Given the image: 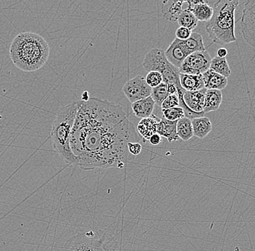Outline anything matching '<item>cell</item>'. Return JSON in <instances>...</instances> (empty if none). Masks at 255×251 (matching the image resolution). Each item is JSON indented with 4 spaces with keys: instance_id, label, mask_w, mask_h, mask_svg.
I'll use <instances>...</instances> for the list:
<instances>
[{
    "instance_id": "cell-24",
    "label": "cell",
    "mask_w": 255,
    "mask_h": 251,
    "mask_svg": "<svg viewBox=\"0 0 255 251\" xmlns=\"http://www.w3.org/2000/svg\"><path fill=\"white\" fill-rule=\"evenodd\" d=\"M177 21L180 27L186 28L191 31L197 27L198 24V20L194 15L186 8L183 10L181 13Z\"/></svg>"
},
{
    "instance_id": "cell-4",
    "label": "cell",
    "mask_w": 255,
    "mask_h": 251,
    "mask_svg": "<svg viewBox=\"0 0 255 251\" xmlns=\"http://www.w3.org/2000/svg\"><path fill=\"white\" fill-rule=\"evenodd\" d=\"M238 0H220L213 6L212 18L206 25V31L213 43L225 45L237 41L235 12Z\"/></svg>"
},
{
    "instance_id": "cell-8",
    "label": "cell",
    "mask_w": 255,
    "mask_h": 251,
    "mask_svg": "<svg viewBox=\"0 0 255 251\" xmlns=\"http://www.w3.org/2000/svg\"><path fill=\"white\" fill-rule=\"evenodd\" d=\"M241 33L246 42L255 49V0H250L244 4Z\"/></svg>"
},
{
    "instance_id": "cell-27",
    "label": "cell",
    "mask_w": 255,
    "mask_h": 251,
    "mask_svg": "<svg viewBox=\"0 0 255 251\" xmlns=\"http://www.w3.org/2000/svg\"><path fill=\"white\" fill-rule=\"evenodd\" d=\"M145 80H146L148 86L152 89L158 87V86L163 83V76H162L161 74L158 72H155V71L148 72Z\"/></svg>"
},
{
    "instance_id": "cell-21",
    "label": "cell",
    "mask_w": 255,
    "mask_h": 251,
    "mask_svg": "<svg viewBox=\"0 0 255 251\" xmlns=\"http://www.w3.org/2000/svg\"><path fill=\"white\" fill-rule=\"evenodd\" d=\"M176 131L179 139L183 141H188L194 136L192 123L190 119L183 117L177 121Z\"/></svg>"
},
{
    "instance_id": "cell-10",
    "label": "cell",
    "mask_w": 255,
    "mask_h": 251,
    "mask_svg": "<svg viewBox=\"0 0 255 251\" xmlns=\"http://www.w3.org/2000/svg\"><path fill=\"white\" fill-rule=\"evenodd\" d=\"M164 53L167 60L179 69L184 59L188 56L190 55L185 45L184 41H182L176 38L172 41Z\"/></svg>"
},
{
    "instance_id": "cell-1",
    "label": "cell",
    "mask_w": 255,
    "mask_h": 251,
    "mask_svg": "<svg viewBox=\"0 0 255 251\" xmlns=\"http://www.w3.org/2000/svg\"><path fill=\"white\" fill-rule=\"evenodd\" d=\"M139 140L122 107L98 98L79 101L70 141L76 167L83 170L124 169L135 157L128 145Z\"/></svg>"
},
{
    "instance_id": "cell-7",
    "label": "cell",
    "mask_w": 255,
    "mask_h": 251,
    "mask_svg": "<svg viewBox=\"0 0 255 251\" xmlns=\"http://www.w3.org/2000/svg\"><path fill=\"white\" fill-rule=\"evenodd\" d=\"M212 58L207 51L193 53L184 59L179 68L180 73L202 75L210 70Z\"/></svg>"
},
{
    "instance_id": "cell-5",
    "label": "cell",
    "mask_w": 255,
    "mask_h": 251,
    "mask_svg": "<svg viewBox=\"0 0 255 251\" xmlns=\"http://www.w3.org/2000/svg\"><path fill=\"white\" fill-rule=\"evenodd\" d=\"M143 68L148 72L152 71L160 72L164 84H173L176 86L177 90L183 89L180 84V71L179 68L167 60L165 53L161 49H153L145 55Z\"/></svg>"
},
{
    "instance_id": "cell-11",
    "label": "cell",
    "mask_w": 255,
    "mask_h": 251,
    "mask_svg": "<svg viewBox=\"0 0 255 251\" xmlns=\"http://www.w3.org/2000/svg\"><path fill=\"white\" fill-rule=\"evenodd\" d=\"M185 4L198 21L208 22L213 17V8L207 1H185Z\"/></svg>"
},
{
    "instance_id": "cell-15",
    "label": "cell",
    "mask_w": 255,
    "mask_h": 251,
    "mask_svg": "<svg viewBox=\"0 0 255 251\" xmlns=\"http://www.w3.org/2000/svg\"><path fill=\"white\" fill-rule=\"evenodd\" d=\"M202 77L206 89L221 90L225 89L228 85V79L216 73L211 69L203 73Z\"/></svg>"
},
{
    "instance_id": "cell-29",
    "label": "cell",
    "mask_w": 255,
    "mask_h": 251,
    "mask_svg": "<svg viewBox=\"0 0 255 251\" xmlns=\"http://www.w3.org/2000/svg\"><path fill=\"white\" fill-rule=\"evenodd\" d=\"M191 34H192V31L191 30L186 28L179 27L176 30V38L182 41H185L189 38Z\"/></svg>"
},
{
    "instance_id": "cell-6",
    "label": "cell",
    "mask_w": 255,
    "mask_h": 251,
    "mask_svg": "<svg viewBox=\"0 0 255 251\" xmlns=\"http://www.w3.org/2000/svg\"><path fill=\"white\" fill-rule=\"evenodd\" d=\"M105 236H97L94 231L78 233L65 242L62 251H105Z\"/></svg>"
},
{
    "instance_id": "cell-20",
    "label": "cell",
    "mask_w": 255,
    "mask_h": 251,
    "mask_svg": "<svg viewBox=\"0 0 255 251\" xmlns=\"http://www.w3.org/2000/svg\"><path fill=\"white\" fill-rule=\"evenodd\" d=\"M194 136L203 139L208 136L213 130V125L210 119L206 117H197L191 120Z\"/></svg>"
},
{
    "instance_id": "cell-23",
    "label": "cell",
    "mask_w": 255,
    "mask_h": 251,
    "mask_svg": "<svg viewBox=\"0 0 255 251\" xmlns=\"http://www.w3.org/2000/svg\"><path fill=\"white\" fill-rule=\"evenodd\" d=\"M184 42L190 54L197 52H203L206 50L202 36L199 33H192L189 38L185 40Z\"/></svg>"
},
{
    "instance_id": "cell-22",
    "label": "cell",
    "mask_w": 255,
    "mask_h": 251,
    "mask_svg": "<svg viewBox=\"0 0 255 251\" xmlns=\"http://www.w3.org/2000/svg\"><path fill=\"white\" fill-rule=\"evenodd\" d=\"M210 69L226 78L231 74V68H230L226 58L215 56L212 59Z\"/></svg>"
},
{
    "instance_id": "cell-33",
    "label": "cell",
    "mask_w": 255,
    "mask_h": 251,
    "mask_svg": "<svg viewBox=\"0 0 255 251\" xmlns=\"http://www.w3.org/2000/svg\"><path fill=\"white\" fill-rule=\"evenodd\" d=\"M227 54H228V50L222 47V48H220L218 50L217 55L216 56L220 58H225L226 57Z\"/></svg>"
},
{
    "instance_id": "cell-25",
    "label": "cell",
    "mask_w": 255,
    "mask_h": 251,
    "mask_svg": "<svg viewBox=\"0 0 255 251\" xmlns=\"http://www.w3.org/2000/svg\"><path fill=\"white\" fill-rule=\"evenodd\" d=\"M169 96L167 90V84L163 83L158 86V87L154 88L152 89L151 97L155 102V105L161 107L163 102L165 100L166 98Z\"/></svg>"
},
{
    "instance_id": "cell-31",
    "label": "cell",
    "mask_w": 255,
    "mask_h": 251,
    "mask_svg": "<svg viewBox=\"0 0 255 251\" xmlns=\"http://www.w3.org/2000/svg\"><path fill=\"white\" fill-rule=\"evenodd\" d=\"M149 141L151 145H159L160 143L162 142V137L160 135H158V133H155V134H154L153 136L149 139Z\"/></svg>"
},
{
    "instance_id": "cell-9",
    "label": "cell",
    "mask_w": 255,
    "mask_h": 251,
    "mask_svg": "<svg viewBox=\"0 0 255 251\" xmlns=\"http://www.w3.org/2000/svg\"><path fill=\"white\" fill-rule=\"evenodd\" d=\"M152 89L146 84L145 77L142 75H137L129 80L123 87L124 93L131 104L151 96Z\"/></svg>"
},
{
    "instance_id": "cell-32",
    "label": "cell",
    "mask_w": 255,
    "mask_h": 251,
    "mask_svg": "<svg viewBox=\"0 0 255 251\" xmlns=\"http://www.w3.org/2000/svg\"><path fill=\"white\" fill-rule=\"evenodd\" d=\"M167 90L169 96L178 93L177 89H176V86L173 84H167Z\"/></svg>"
},
{
    "instance_id": "cell-17",
    "label": "cell",
    "mask_w": 255,
    "mask_h": 251,
    "mask_svg": "<svg viewBox=\"0 0 255 251\" xmlns=\"http://www.w3.org/2000/svg\"><path fill=\"white\" fill-rule=\"evenodd\" d=\"M177 122L169 121L162 117L157 127V133L161 137H164L168 142L179 141V138L176 131Z\"/></svg>"
},
{
    "instance_id": "cell-16",
    "label": "cell",
    "mask_w": 255,
    "mask_h": 251,
    "mask_svg": "<svg viewBox=\"0 0 255 251\" xmlns=\"http://www.w3.org/2000/svg\"><path fill=\"white\" fill-rule=\"evenodd\" d=\"M155 103L151 96L137 101L131 104V109L133 114L139 118H146L150 117L155 109Z\"/></svg>"
},
{
    "instance_id": "cell-18",
    "label": "cell",
    "mask_w": 255,
    "mask_h": 251,
    "mask_svg": "<svg viewBox=\"0 0 255 251\" xmlns=\"http://www.w3.org/2000/svg\"><path fill=\"white\" fill-rule=\"evenodd\" d=\"M223 102V93L221 90L207 89L204 97V114L219 110Z\"/></svg>"
},
{
    "instance_id": "cell-28",
    "label": "cell",
    "mask_w": 255,
    "mask_h": 251,
    "mask_svg": "<svg viewBox=\"0 0 255 251\" xmlns=\"http://www.w3.org/2000/svg\"><path fill=\"white\" fill-rule=\"evenodd\" d=\"M179 107V99L178 94L170 95L161 105L162 109H168Z\"/></svg>"
},
{
    "instance_id": "cell-2",
    "label": "cell",
    "mask_w": 255,
    "mask_h": 251,
    "mask_svg": "<svg viewBox=\"0 0 255 251\" xmlns=\"http://www.w3.org/2000/svg\"><path fill=\"white\" fill-rule=\"evenodd\" d=\"M50 48L39 34L32 32L19 34L13 40L10 56L15 66L25 72L41 69L49 59Z\"/></svg>"
},
{
    "instance_id": "cell-19",
    "label": "cell",
    "mask_w": 255,
    "mask_h": 251,
    "mask_svg": "<svg viewBox=\"0 0 255 251\" xmlns=\"http://www.w3.org/2000/svg\"><path fill=\"white\" fill-rule=\"evenodd\" d=\"M180 84L186 91H197L204 89L202 75H187L180 73Z\"/></svg>"
},
{
    "instance_id": "cell-3",
    "label": "cell",
    "mask_w": 255,
    "mask_h": 251,
    "mask_svg": "<svg viewBox=\"0 0 255 251\" xmlns=\"http://www.w3.org/2000/svg\"><path fill=\"white\" fill-rule=\"evenodd\" d=\"M79 108V101L62 107L53 122L51 139L55 151L70 165L76 167L77 160L71 150V133Z\"/></svg>"
},
{
    "instance_id": "cell-30",
    "label": "cell",
    "mask_w": 255,
    "mask_h": 251,
    "mask_svg": "<svg viewBox=\"0 0 255 251\" xmlns=\"http://www.w3.org/2000/svg\"><path fill=\"white\" fill-rule=\"evenodd\" d=\"M128 148L129 153L133 157L139 155L142 150V145L138 142L129 143Z\"/></svg>"
},
{
    "instance_id": "cell-13",
    "label": "cell",
    "mask_w": 255,
    "mask_h": 251,
    "mask_svg": "<svg viewBox=\"0 0 255 251\" xmlns=\"http://www.w3.org/2000/svg\"><path fill=\"white\" fill-rule=\"evenodd\" d=\"M161 119L155 114H152L150 117L143 118L139 122L137 126V130L139 135L143 139L144 142L149 141V139L157 133V127Z\"/></svg>"
},
{
    "instance_id": "cell-26",
    "label": "cell",
    "mask_w": 255,
    "mask_h": 251,
    "mask_svg": "<svg viewBox=\"0 0 255 251\" xmlns=\"http://www.w3.org/2000/svg\"><path fill=\"white\" fill-rule=\"evenodd\" d=\"M163 117L169 121L177 122L185 117L183 109L180 107L168 109H163Z\"/></svg>"
},
{
    "instance_id": "cell-34",
    "label": "cell",
    "mask_w": 255,
    "mask_h": 251,
    "mask_svg": "<svg viewBox=\"0 0 255 251\" xmlns=\"http://www.w3.org/2000/svg\"><path fill=\"white\" fill-rule=\"evenodd\" d=\"M90 99V93H89L88 91H85L82 93L81 101H82V102H87V101H89V99Z\"/></svg>"
},
{
    "instance_id": "cell-12",
    "label": "cell",
    "mask_w": 255,
    "mask_h": 251,
    "mask_svg": "<svg viewBox=\"0 0 255 251\" xmlns=\"http://www.w3.org/2000/svg\"><path fill=\"white\" fill-rule=\"evenodd\" d=\"M207 89H201L197 91H185L183 102L188 108L196 113H202L204 110V97Z\"/></svg>"
},
{
    "instance_id": "cell-14",
    "label": "cell",
    "mask_w": 255,
    "mask_h": 251,
    "mask_svg": "<svg viewBox=\"0 0 255 251\" xmlns=\"http://www.w3.org/2000/svg\"><path fill=\"white\" fill-rule=\"evenodd\" d=\"M184 1H164L162 4L161 10L164 19L170 22L177 21L183 10Z\"/></svg>"
}]
</instances>
